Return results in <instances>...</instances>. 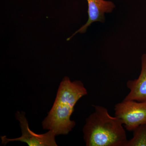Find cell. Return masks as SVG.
Segmentation results:
<instances>
[{"label": "cell", "mask_w": 146, "mask_h": 146, "mask_svg": "<svg viewBox=\"0 0 146 146\" xmlns=\"http://www.w3.org/2000/svg\"><path fill=\"white\" fill-rule=\"evenodd\" d=\"M87 94L81 81L72 82L65 77L60 84L53 105L42 122L43 129L52 130L56 136L68 134L76 125L75 122L70 119L75 106Z\"/></svg>", "instance_id": "6da1fadb"}, {"label": "cell", "mask_w": 146, "mask_h": 146, "mask_svg": "<svg viewBox=\"0 0 146 146\" xmlns=\"http://www.w3.org/2000/svg\"><path fill=\"white\" fill-rule=\"evenodd\" d=\"M93 106L95 111L86 118L82 130L86 145L125 146L127 138L121 120L103 106Z\"/></svg>", "instance_id": "7a4b0ae2"}, {"label": "cell", "mask_w": 146, "mask_h": 146, "mask_svg": "<svg viewBox=\"0 0 146 146\" xmlns=\"http://www.w3.org/2000/svg\"><path fill=\"white\" fill-rule=\"evenodd\" d=\"M115 115L119 118L126 129L133 131L146 123V102L123 100L115 105Z\"/></svg>", "instance_id": "3957f363"}, {"label": "cell", "mask_w": 146, "mask_h": 146, "mask_svg": "<svg viewBox=\"0 0 146 146\" xmlns=\"http://www.w3.org/2000/svg\"><path fill=\"white\" fill-rule=\"evenodd\" d=\"M16 119L20 122L22 136L19 138L9 139L6 136H1L2 144L5 145L10 142L20 141L25 143L29 146H56L55 141L56 134L52 130H49L43 134H37L31 130L28 122L24 112H16Z\"/></svg>", "instance_id": "277c9868"}, {"label": "cell", "mask_w": 146, "mask_h": 146, "mask_svg": "<svg viewBox=\"0 0 146 146\" xmlns=\"http://www.w3.org/2000/svg\"><path fill=\"white\" fill-rule=\"evenodd\" d=\"M88 3L89 19L86 24L76 32L69 40L78 33H84L88 27L93 23L97 21L104 22V13L111 12L115 7L113 3L104 0H86Z\"/></svg>", "instance_id": "5b68a950"}, {"label": "cell", "mask_w": 146, "mask_h": 146, "mask_svg": "<svg viewBox=\"0 0 146 146\" xmlns=\"http://www.w3.org/2000/svg\"><path fill=\"white\" fill-rule=\"evenodd\" d=\"M141 61V74L138 78L127 82V86L130 91L123 100L146 102V54L143 55Z\"/></svg>", "instance_id": "8992f818"}, {"label": "cell", "mask_w": 146, "mask_h": 146, "mask_svg": "<svg viewBox=\"0 0 146 146\" xmlns=\"http://www.w3.org/2000/svg\"><path fill=\"white\" fill-rule=\"evenodd\" d=\"M133 138L127 141L125 146H146V123L133 131Z\"/></svg>", "instance_id": "52a82bcc"}]
</instances>
